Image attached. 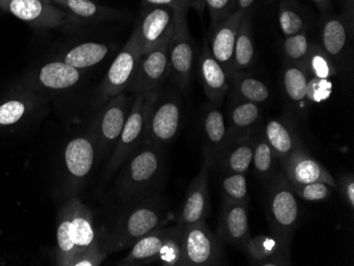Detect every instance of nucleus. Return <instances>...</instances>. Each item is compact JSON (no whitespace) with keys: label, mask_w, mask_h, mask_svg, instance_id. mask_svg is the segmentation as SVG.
Segmentation results:
<instances>
[{"label":"nucleus","mask_w":354,"mask_h":266,"mask_svg":"<svg viewBox=\"0 0 354 266\" xmlns=\"http://www.w3.org/2000/svg\"><path fill=\"white\" fill-rule=\"evenodd\" d=\"M95 238L93 214L77 198H71L59 211L57 228V265L71 266L79 254L91 244Z\"/></svg>","instance_id":"nucleus-1"},{"label":"nucleus","mask_w":354,"mask_h":266,"mask_svg":"<svg viewBox=\"0 0 354 266\" xmlns=\"http://www.w3.org/2000/svg\"><path fill=\"white\" fill-rule=\"evenodd\" d=\"M123 164L118 182L119 196L125 200L143 198L152 191L162 175V155L159 144L146 139Z\"/></svg>","instance_id":"nucleus-2"},{"label":"nucleus","mask_w":354,"mask_h":266,"mask_svg":"<svg viewBox=\"0 0 354 266\" xmlns=\"http://www.w3.org/2000/svg\"><path fill=\"white\" fill-rule=\"evenodd\" d=\"M158 98L159 91L136 96L109 160L107 178L114 175L127 158L146 140L149 118Z\"/></svg>","instance_id":"nucleus-3"},{"label":"nucleus","mask_w":354,"mask_h":266,"mask_svg":"<svg viewBox=\"0 0 354 266\" xmlns=\"http://www.w3.org/2000/svg\"><path fill=\"white\" fill-rule=\"evenodd\" d=\"M266 184V211L270 231L292 241L300 216L297 196L280 170Z\"/></svg>","instance_id":"nucleus-4"},{"label":"nucleus","mask_w":354,"mask_h":266,"mask_svg":"<svg viewBox=\"0 0 354 266\" xmlns=\"http://www.w3.org/2000/svg\"><path fill=\"white\" fill-rule=\"evenodd\" d=\"M164 223V212L160 206L153 202H141L120 218L102 248L109 254L132 247L135 242L162 227Z\"/></svg>","instance_id":"nucleus-5"},{"label":"nucleus","mask_w":354,"mask_h":266,"mask_svg":"<svg viewBox=\"0 0 354 266\" xmlns=\"http://www.w3.org/2000/svg\"><path fill=\"white\" fill-rule=\"evenodd\" d=\"M222 242L206 221L184 226L180 266L220 265L224 260Z\"/></svg>","instance_id":"nucleus-6"},{"label":"nucleus","mask_w":354,"mask_h":266,"mask_svg":"<svg viewBox=\"0 0 354 266\" xmlns=\"http://www.w3.org/2000/svg\"><path fill=\"white\" fill-rule=\"evenodd\" d=\"M173 31L158 45L141 57L134 79L129 89L134 95H147L158 91L170 75V43Z\"/></svg>","instance_id":"nucleus-7"},{"label":"nucleus","mask_w":354,"mask_h":266,"mask_svg":"<svg viewBox=\"0 0 354 266\" xmlns=\"http://www.w3.org/2000/svg\"><path fill=\"white\" fill-rule=\"evenodd\" d=\"M141 57L142 53L138 29L135 27L130 39L107 71L100 89L103 101L109 100L129 88L134 79Z\"/></svg>","instance_id":"nucleus-8"},{"label":"nucleus","mask_w":354,"mask_h":266,"mask_svg":"<svg viewBox=\"0 0 354 266\" xmlns=\"http://www.w3.org/2000/svg\"><path fill=\"white\" fill-rule=\"evenodd\" d=\"M174 30L170 43V70L175 83L187 91L192 77L194 49L187 23L188 11H174Z\"/></svg>","instance_id":"nucleus-9"},{"label":"nucleus","mask_w":354,"mask_h":266,"mask_svg":"<svg viewBox=\"0 0 354 266\" xmlns=\"http://www.w3.org/2000/svg\"><path fill=\"white\" fill-rule=\"evenodd\" d=\"M0 8L35 27L50 29L73 21L68 13L47 0H0Z\"/></svg>","instance_id":"nucleus-10"},{"label":"nucleus","mask_w":354,"mask_h":266,"mask_svg":"<svg viewBox=\"0 0 354 266\" xmlns=\"http://www.w3.org/2000/svg\"><path fill=\"white\" fill-rule=\"evenodd\" d=\"M278 164L280 171L292 186L322 182L330 184L332 188L337 187L335 178L322 162L308 152L306 146L297 149L281 158Z\"/></svg>","instance_id":"nucleus-11"},{"label":"nucleus","mask_w":354,"mask_h":266,"mask_svg":"<svg viewBox=\"0 0 354 266\" xmlns=\"http://www.w3.org/2000/svg\"><path fill=\"white\" fill-rule=\"evenodd\" d=\"M252 265H291V240L279 234H259L250 237L243 248Z\"/></svg>","instance_id":"nucleus-12"},{"label":"nucleus","mask_w":354,"mask_h":266,"mask_svg":"<svg viewBox=\"0 0 354 266\" xmlns=\"http://www.w3.org/2000/svg\"><path fill=\"white\" fill-rule=\"evenodd\" d=\"M212 167H214V162L204 156L200 172L187 190L186 198L178 218V224L180 225H191L206 221L210 212L208 178Z\"/></svg>","instance_id":"nucleus-13"},{"label":"nucleus","mask_w":354,"mask_h":266,"mask_svg":"<svg viewBox=\"0 0 354 266\" xmlns=\"http://www.w3.org/2000/svg\"><path fill=\"white\" fill-rule=\"evenodd\" d=\"M131 106L130 98L123 91L107 100L95 125V139L99 148L107 150L116 144Z\"/></svg>","instance_id":"nucleus-14"},{"label":"nucleus","mask_w":354,"mask_h":266,"mask_svg":"<svg viewBox=\"0 0 354 266\" xmlns=\"http://www.w3.org/2000/svg\"><path fill=\"white\" fill-rule=\"evenodd\" d=\"M218 234L223 242L243 249L252 237L248 221V202L224 198Z\"/></svg>","instance_id":"nucleus-15"},{"label":"nucleus","mask_w":354,"mask_h":266,"mask_svg":"<svg viewBox=\"0 0 354 266\" xmlns=\"http://www.w3.org/2000/svg\"><path fill=\"white\" fill-rule=\"evenodd\" d=\"M248 12L236 10L227 19L212 28L209 35V48L218 64L232 75L234 49L239 26Z\"/></svg>","instance_id":"nucleus-16"},{"label":"nucleus","mask_w":354,"mask_h":266,"mask_svg":"<svg viewBox=\"0 0 354 266\" xmlns=\"http://www.w3.org/2000/svg\"><path fill=\"white\" fill-rule=\"evenodd\" d=\"M174 10L154 6L143 13L136 23L142 55L155 48L169 33L174 30Z\"/></svg>","instance_id":"nucleus-17"},{"label":"nucleus","mask_w":354,"mask_h":266,"mask_svg":"<svg viewBox=\"0 0 354 266\" xmlns=\"http://www.w3.org/2000/svg\"><path fill=\"white\" fill-rule=\"evenodd\" d=\"M198 65L201 80L207 99L212 106H221L230 91V77L227 71L214 59L209 48L208 41H205Z\"/></svg>","instance_id":"nucleus-18"},{"label":"nucleus","mask_w":354,"mask_h":266,"mask_svg":"<svg viewBox=\"0 0 354 266\" xmlns=\"http://www.w3.org/2000/svg\"><path fill=\"white\" fill-rule=\"evenodd\" d=\"M180 124V103L175 100L159 103L158 98L149 118L146 139L159 146L168 144L176 136Z\"/></svg>","instance_id":"nucleus-19"},{"label":"nucleus","mask_w":354,"mask_h":266,"mask_svg":"<svg viewBox=\"0 0 354 266\" xmlns=\"http://www.w3.org/2000/svg\"><path fill=\"white\" fill-rule=\"evenodd\" d=\"M252 132L230 137L214 162L223 173L248 174L254 155Z\"/></svg>","instance_id":"nucleus-20"},{"label":"nucleus","mask_w":354,"mask_h":266,"mask_svg":"<svg viewBox=\"0 0 354 266\" xmlns=\"http://www.w3.org/2000/svg\"><path fill=\"white\" fill-rule=\"evenodd\" d=\"M262 133L278 160L304 146L295 122L286 115L268 120Z\"/></svg>","instance_id":"nucleus-21"},{"label":"nucleus","mask_w":354,"mask_h":266,"mask_svg":"<svg viewBox=\"0 0 354 266\" xmlns=\"http://www.w3.org/2000/svg\"><path fill=\"white\" fill-rule=\"evenodd\" d=\"M322 25V48L333 61L336 68L344 63L347 57L350 39L354 32L341 15H330L326 13Z\"/></svg>","instance_id":"nucleus-22"},{"label":"nucleus","mask_w":354,"mask_h":266,"mask_svg":"<svg viewBox=\"0 0 354 266\" xmlns=\"http://www.w3.org/2000/svg\"><path fill=\"white\" fill-rule=\"evenodd\" d=\"M202 125L204 133V156L216 162L218 154L230 138L226 119L218 107L210 104L205 109Z\"/></svg>","instance_id":"nucleus-23"},{"label":"nucleus","mask_w":354,"mask_h":266,"mask_svg":"<svg viewBox=\"0 0 354 266\" xmlns=\"http://www.w3.org/2000/svg\"><path fill=\"white\" fill-rule=\"evenodd\" d=\"M95 144L86 137H77L67 144L64 160L67 172L75 180L88 175L95 162Z\"/></svg>","instance_id":"nucleus-24"},{"label":"nucleus","mask_w":354,"mask_h":266,"mask_svg":"<svg viewBox=\"0 0 354 266\" xmlns=\"http://www.w3.org/2000/svg\"><path fill=\"white\" fill-rule=\"evenodd\" d=\"M261 121L259 104L248 101L232 100L226 120L230 137L252 133L261 126Z\"/></svg>","instance_id":"nucleus-25"},{"label":"nucleus","mask_w":354,"mask_h":266,"mask_svg":"<svg viewBox=\"0 0 354 266\" xmlns=\"http://www.w3.org/2000/svg\"><path fill=\"white\" fill-rule=\"evenodd\" d=\"M171 227H158L135 242L130 253L121 260L120 265H140L153 263L168 237Z\"/></svg>","instance_id":"nucleus-26"},{"label":"nucleus","mask_w":354,"mask_h":266,"mask_svg":"<svg viewBox=\"0 0 354 266\" xmlns=\"http://www.w3.org/2000/svg\"><path fill=\"white\" fill-rule=\"evenodd\" d=\"M230 86H232V100L263 104L270 97L268 87L246 71L232 73Z\"/></svg>","instance_id":"nucleus-27"},{"label":"nucleus","mask_w":354,"mask_h":266,"mask_svg":"<svg viewBox=\"0 0 354 266\" xmlns=\"http://www.w3.org/2000/svg\"><path fill=\"white\" fill-rule=\"evenodd\" d=\"M254 41L252 35V15L250 12L244 15L239 26L238 35L234 49L232 73L246 71L254 61Z\"/></svg>","instance_id":"nucleus-28"},{"label":"nucleus","mask_w":354,"mask_h":266,"mask_svg":"<svg viewBox=\"0 0 354 266\" xmlns=\"http://www.w3.org/2000/svg\"><path fill=\"white\" fill-rule=\"evenodd\" d=\"M309 75L302 65L286 61L282 71V87L288 102L294 106L306 107Z\"/></svg>","instance_id":"nucleus-29"},{"label":"nucleus","mask_w":354,"mask_h":266,"mask_svg":"<svg viewBox=\"0 0 354 266\" xmlns=\"http://www.w3.org/2000/svg\"><path fill=\"white\" fill-rule=\"evenodd\" d=\"M81 79L80 69L75 68L65 61H51L41 67L39 80L46 88L53 91L67 89L77 84Z\"/></svg>","instance_id":"nucleus-30"},{"label":"nucleus","mask_w":354,"mask_h":266,"mask_svg":"<svg viewBox=\"0 0 354 266\" xmlns=\"http://www.w3.org/2000/svg\"><path fill=\"white\" fill-rule=\"evenodd\" d=\"M252 142H254V155H252V164L258 176L268 182L279 171L277 170L279 160H277L270 144L264 138L261 126L252 132Z\"/></svg>","instance_id":"nucleus-31"},{"label":"nucleus","mask_w":354,"mask_h":266,"mask_svg":"<svg viewBox=\"0 0 354 266\" xmlns=\"http://www.w3.org/2000/svg\"><path fill=\"white\" fill-rule=\"evenodd\" d=\"M49 3H57L66 9L71 19L102 21L120 17V14L114 9L101 7L91 0H51Z\"/></svg>","instance_id":"nucleus-32"},{"label":"nucleus","mask_w":354,"mask_h":266,"mask_svg":"<svg viewBox=\"0 0 354 266\" xmlns=\"http://www.w3.org/2000/svg\"><path fill=\"white\" fill-rule=\"evenodd\" d=\"M109 53V47L102 43H83L67 51L62 61L77 69L88 68L103 61Z\"/></svg>","instance_id":"nucleus-33"},{"label":"nucleus","mask_w":354,"mask_h":266,"mask_svg":"<svg viewBox=\"0 0 354 266\" xmlns=\"http://www.w3.org/2000/svg\"><path fill=\"white\" fill-rule=\"evenodd\" d=\"M278 21L284 37H293L307 31V21L298 9L296 0H280Z\"/></svg>","instance_id":"nucleus-34"},{"label":"nucleus","mask_w":354,"mask_h":266,"mask_svg":"<svg viewBox=\"0 0 354 266\" xmlns=\"http://www.w3.org/2000/svg\"><path fill=\"white\" fill-rule=\"evenodd\" d=\"M304 68L309 77H319L330 80L334 75H337V68L329 55L324 51L322 46L312 44L309 55L304 59Z\"/></svg>","instance_id":"nucleus-35"},{"label":"nucleus","mask_w":354,"mask_h":266,"mask_svg":"<svg viewBox=\"0 0 354 266\" xmlns=\"http://www.w3.org/2000/svg\"><path fill=\"white\" fill-rule=\"evenodd\" d=\"M183 230L184 225L177 224L171 227L168 237L159 250L155 262L164 266H180L183 255Z\"/></svg>","instance_id":"nucleus-36"},{"label":"nucleus","mask_w":354,"mask_h":266,"mask_svg":"<svg viewBox=\"0 0 354 266\" xmlns=\"http://www.w3.org/2000/svg\"><path fill=\"white\" fill-rule=\"evenodd\" d=\"M223 198L234 202H248V178L246 174L226 173L221 180Z\"/></svg>","instance_id":"nucleus-37"},{"label":"nucleus","mask_w":354,"mask_h":266,"mask_svg":"<svg viewBox=\"0 0 354 266\" xmlns=\"http://www.w3.org/2000/svg\"><path fill=\"white\" fill-rule=\"evenodd\" d=\"M311 45L307 31L298 33L293 37H284L282 49L286 61L293 64H304V59L309 55Z\"/></svg>","instance_id":"nucleus-38"},{"label":"nucleus","mask_w":354,"mask_h":266,"mask_svg":"<svg viewBox=\"0 0 354 266\" xmlns=\"http://www.w3.org/2000/svg\"><path fill=\"white\" fill-rule=\"evenodd\" d=\"M292 187L298 198L308 202L326 200L332 196V187L325 182H309V184H294Z\"/></svg>","instance_id":"nucleus-39"},{"label":"nucleus","mask_w":354,"mask_h":266,"mask_svg":"<svg viewBox=\"0 0 354 266\" xmlns=\"http://www.w3.org/2000/svg\"><path fill=\"white\" fill-rule=\"evenodd\" d=\"M331 81L327 79H319V77H309L307 89V104L308 103H322L328 100L332 95Z\"/></svg>","instance_id":"nucleus-40"},{"label":"nucleus","mask_w":354,"mask_h":266,"mask_svg":"<svg viewBox=\"0 0 354 266\" xmlns=\"http://www.w3.org/2000/svg\"><path fill=\"white\" fill-rule=\"evenodd\" d=\"M236 0H205L212 19V29L225 19H227L232 12L236 11Z\"/></svg>","instance_id":"nucleus-41"},{"label":"nucleus","mask_w":354,"mask_h":266,"mask_svg":"<svg viewBox=\"0 0 354 266\" xmlns=\"http://www.w3.org/2000/svg\"><path fill=\"white\" fill-rule=\"evenodd\" d=\"M27 112V105L21 100H10L0 105V125L19 122Z\"/></svg>","instance_id":"nucleus-42"},{"label":"nucleus","mask_w":354,"mask_h":266,"mask_svg":"<svg viewBox=\"0 0 354 266\" xmlns=\"http://www.w3.org/2000/svg\"><path fill=\"white\" fill-rule=\"evenodd\" d=\"M106 256V251L99 245L98 241H95L77 256L71 266H99L104 261Z\"/></svg>","instance_id":"nucleus-43"},{"label":"nucleus","mask_w":354,"mask_h":266,"mask_svg":"<svg viewBox=\"0 0 354 266\" xmlns=\"http://www.w3.org/2000/svg\"><path fill=\"white\" fill-rule=\"evenodd\" d=\"M339 188H341L342 194L347 202L348 207L351 211L354 209V178L352 174H345L342 176L339 182Z\"/></svg>","instance_id":"nucleus-44"},{"label":"nucleus","mask_w":354,"mask_h":266,"mask_svg":"<svg viewBox=\"0 0 354 266\" xmlns=\"http://www.w3.org/2000/svg\"><path fill=\"white\" fill-rule=\"evenodd\" d=\"M152 6H162L171 8L174 11H188L189 8L194 7L193 0H145Z\"/></svg>","instance_id":"nucleus-45"},{"label":"nucleus","mask_w":354,"mask_h":266,"mask_svg":"<svg viewBox=\"0 0 354 266\" xmlns=\"http://www.w3.org/2000/svg\"><path fill=\"white\" fill-rule=\"evenodd\" d=\"M341 17L354 32V0H341Z\"/></svg>","instance_id":"nucleus-46"},{"label":"nucleus","mask_w":354,"mask_h":266,"mask_svg":"<svg viewBox=\"0 0 354 266\" xmlns=\"http://www.w3.org/2000/svg\"><path fill=\"white\" fill-rule=\"evenodd\" d=\"M312 1L315 3L322 14L328 13L332 8L331 0H312Z\"/></svg>","instance_id":"nucleus-47"},{"label":"nucleus","mask_w":354,"mask_h":266,"mask_svg":"<svg viewBox=\"0 0 354 266\" xmlns=\"http://www.w3.org/2000/svg\"><path fill=\"white\" fill-rule=\"evenodd\" d=\"M256 0H236V10H241L243 12H250V8L254 5Z\"/></svg>","instance_id":"nucleus-48"},{"label":"nucleus","mask_w":354,"mask_h":266,"mask_svg":"<svg viewBox=\"0 0 354 266\" xmlns=\"http://www.w3.org/2000/svg\"><path fill=\"white\" fill-rule=\"evenodd\" d=\"M47 1H51V0H47Z\"/></svg>","instance_id":"nucleus-49"}]
</instances>
